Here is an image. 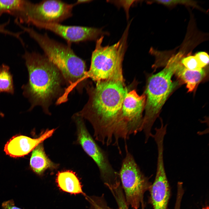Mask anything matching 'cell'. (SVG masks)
Segmentation results:
<instances>
[{
    "mask_svg": "<svg viewBox=\"0 0 209 209\" xmlns=\"http://www.w3.org/2000/svg\"><path fill=\"white\" fill-rule=\"evenodd\" d=\"M157 2L165 5H170L178 3H189V1L183 0H157Z\"/></svg>",
    "mask_w": 209,
    "mask_h": 209,
    "instance_id": "obj_22",
    "label": "cell"
},
{
    "mask_svg": "<svg viewBox=\"0 0 209 209\" xmlns=\"http://www.w3.org/2000/svg\"><path fill=\"white\" fill-rule=\"evenodd\" d=\"M114 184H115V183H114ZM112 185H113V184H112Z\"/></svg>",
    "mask_w": 209,
    "mask_h": 209,
    "instance_id": "obj_28",
    "label": "cell"
},
{
    "mask_svg": "<svg viewBox=\"0 0 209 209\" xmlns=\"http://www.w3.org/2000/svg\"><path fill=\"white\" fill-rule=\"evenodd\" d=\"M202 209H209V207H206L205 208H203Z\"/></svg>",
    "mask_w": 209,
    "mask_h": 209,
    "instance_id": "obj_27",
    "label": "cell"
},
{
    "mask_svg": "<svg viewBox=\"0 0 209 209\" xmlns=\"http://www.w3.org/2000/svg\"><path fill=\"white\" fill-rule=\"evenodd\" d=\"M91 204V209H100L97 205L93 199L89 201Z\"/></svg>",
    "mask_w": 209,
    "mask_h": 209,
    "instance_id": "obj_24",
    "label": "cell"
},
{
    "mask_svg": "<svg viewBox=\"0 0 209 209\" xmlns=\"http://www.w3.org/2000/svg\"><path fill=\"white\" fill-rule=\"evenodd\" d=\"M55 130H47L35 138L22 135L12 137L5 144L4 150L6 154L12 157L23 156L29 154L38 145L52 136Z\"/></svg>",
    "mask_w": 209,
    "mask_h": 209,
    "instance_id": "obj_12",
    "label": "cell"
},
{
    "mask_svg": "<svg viewBox=\"0 0 209 209\" xmlns=\"http://www.w3.org/2000/svg\"><path fill=\"white\" fill-rule=\"evenodd\" d=\"M28 75V82L21 88L24 96L31 104V110L41 107L46 114H51L49 107L53 101L60 99L66 87L60 71L45 55L26 51L22 56Z\"/></svg>",
    "mask_w": 209,
    "mask_h": 209,
    "instance_id": "obj_2",
    "label": "cell"
},
{
    "mask_svg": "<svg viewBox=\"0 0 209 209\" xmlns=\"http://www.w3.org/2000/svg\"><path fill=\"white\" fill-rule=\"evenodd\" d=\"M56 180L58 187L62 191L71 194H82L86 196L78 178L72 171L67 170L59 172Z\"/></svg>",
    "mask_w": 209,
    "mask_h": 209,
    "instance_id": "obj_14",
    "label": "cell"
},
{
    "mask_svg": "<svg viewBox=\"0 0 209 209\" xmlns=\"http://www.w3.org/2000/svg\"><path fill=\"white\" fill-rule=\"evenodd\" d=\"M32 151L30 166L37 174L41 175L48 169H54L57 167L58 165L52 162L46 155L43 142L38 145Z\"/></svg>",
    "mask_w": 209,
    "mask_h": 209,
    "instance_id": "obj_13",
    "label": "cell"
},
{
    "mask_svg": "<svg viewBox=\"0 0 209 209\" xmlns=\"http://www.w3.org/2000/svg\"><path fill=\"white\" fill-rule=\"evenodd\" d=\"M135 1H120L117 2L118 4L123 7L126 11L127 17H128V11L130 7Z\"/></svg>",
    "mask_w": 209,
    "mask_h": 209,
    "instance_id": "obj_21",
    "label": "cell"
},
{
    "mask_svg": "<svg viewBox=\"0 0 209 209\" xmlns=\"http://www.w3.org/2000/svg\"><path fill=\"white\" fill-rule=\"evenodd\" d=\"M32 25L55 33L68 42H79L98 39L100 36L107 34L102 29L88 27L67 26L60 23L36 22Z\"/></svg>",
    "mask_w": 209,
    "mask_h": 209,
    "instance_id": "obj_10",
    "label": "cell"
},
{
    "mask_svg": "<svg viewBox=\"0 0 209 209\" xmlns=\"http://www.w3.org/2000/svg\"><path fill=\"white\" fill-rule=\"evenodd\" d=\"M182 53H179L170 58L165 67L149 79L146 94L145 113L143 117L142 131L145 138L149 139L152 134L154 124L167 97L176 86L172 78L181 63Z\"/></svg>",
    "mask_w": 209,
    "mask_h": 209,
    "instance_id": "obj_4",
    "label": "cell"
},
{
    "mask_svg": "<svg viewBox=\"0 0 209 209\" xmlns=\"http://www.w3.org/2000/svg\"><path fill=\"white\" fill-rule=\"evenodd\" d=\"M14 91L13 76L10 71V67L3 64L0 66V93L13 94Z\"/></svg>",
    "mask_w": 209,
    "mask_h": 209,
    "instance_id": "obj_17",
    "label": "cell"
},
{
    "mask_svg": "<svg viewBox=\"0 0 209 209\" xmlns=\"http://www.w3.org/2000/svg\"><path fill=\"white\" fill-rule=\"evenodd\" d=\"M28 0H0V16L8 13L16 17L20 23H24Z\"/></svg>",
    "mask_w": 209,
    "mask_h": 209,
    "instance_id": "obj_15",
    "label": "cell"
},
{
    "mask_svg": "<svg viewBox=\"0 0 209 209\" xmlns=\"http://www.w3.org/2000/svg\"><path fill=\"white\" fill-rule=\"evenodd\" d=\"M1 206L3 209H23L16 206L12 199L4 201Z\"/></svg>",
    "mask_w": 209,
    "mask_h": 209,
    "instance_id": "obj_20",
    "label": "cell"
},
{
    "mask_svg": "<svg viewBox=\"0 0 209 209\" xmlns=\"http://www.w3.org/2000/svg\"><path fill=\"white\" fill-rule=\"evenodd\" d=\"M183 195V193L181 192H177L174 209H180L181 204Z\"/></svg>",
    "mask_w": 209,
    "mask_h": 209,
    "instance_id": "obj_23",
    "label": "cell"
},
{
    "mask_svg": "<svg viewBox=\"0 0 209 209\" xmlns=\"http://www.w3.org/2000/svg\"><path fill=\"white\" fill-rule=\"evenodd\" d=\"M182 64L188 69L192 70L199 71L202 69L195 56H190L182 59Z\"/></svg>",
    "mask_w": 209,
    "mask_h": 209,
    "instance_id": "obj_18",
    "label": "cell"
},
{
    "mask_svg": "<svg viewBox=\"0 0 209 209\" xmlns=\"http://www.w3.org/2000/svg\"><path fill=\"white\" fill-rule=\"evenodd\" d=\"M4 116V114L3 113L0 111V116L1 117H3Z\"/></svg>",
    "mask_w": 209,
    "mask_h": 209,
    "instance_id": "obj_26",
    "label": "cell"
},
{
    "mask_svg": "<svg viewBox=\"0 0 209 209\" xmlns=\"http://www.w3.org/2000/svg\"><path fill=\"white\" fill-rule=\"evenodd\" d=\"M3 31V27L0 24V33L2 32Z\"/></svg>",
    "mask_w": 209,
    "mask_h": 209,
    "instance_id": "obj_25",
    "label": "cell"
},
{
    "mask_svg": "<svg viewBox=\"0 0 209 209\" xmlns=\"http://www.w3.org/2000/svg\"><path fill=\"white\" fill-rule=\"evenodd\" d=\"M77 127L78 141L86 153L96 163L105 184L114 183L118 173L113 169L107 152L97 143L88 130L84 119L76 113L73 116Z\"/></svg>",
    "mask_w": 209,
    "mask_h": 209,
    "instance_id": "obj_7",
    "label": "cell"
},
{
    "mask_svg": "<svg viewBox=\"0 0 209 209\" xmlns=\"http://www.w3.org/2000/svg\"><path fill=\"white\" fill-rule=\"evenodd\" d=\"M146 96H139L135 90L128 92L123 101L121 118L125 140L142 131Z\"/></svg>",
    "mask_w": 209,
    "mask_h": 209,
    "instance_id": "obj_9",
    "label": "cell"
},
{
    "mask_svg": "<svg viewBox=\"0 0 209 209\" xmlns=\"http://www.w3.org/2000/svg\"><path fill=\"white\" fill-rule=\"evenodd\" d=\"M156 145V171L154 181L150 187L151 199L154 209H167L170 190L164 164V144L159 142Z\"/></svg>",
    "mask_w": 209,
    "mask_h": 209,
    "instance_id": "obj_11",
    "label": "cell"
},
{
    "mask_svg": "<svg viewBox=\"0 0 209 209\" xmlns=\"http://www.w3.org/2000/svg\"><path fill=\"white\" fill-rule=\"evenodd\" d=\"M118 182H120V181H118ZM116 183H117V182H116Z\"/></svg>",
    "mask_w": 209,
    "mask_h": 209,
    "instance_id": "obj_29",
    "label": "cell"
},
{
    "mask_svg": "<svg viewBox=\"0 0 209 209\" xmlns=\"http://www.w3.org/2000/svg\"><path fill=\"white\" fill-rule=\"evenodd\" d=\"M128 27L120 40L111 46H103V35L97 40L87 77L96 82L110 79H123L122 64L125 52Z\"/></svg>",
    "mask_w": 209,
    "mask_h": 209,
    "instance_id": "obj_5",
    "label": "cell"
},
{
    "mask_svg": "<svg viewBox=\"0 0 209 209\" xmlns=\"http://www.w3.org/2000/svg\"><path fill=\"white\" fill-rule=\"evenodd\" d=\"M19 27L37 43L44 55L60 71L66 84L65 96L68 97L75 89L81 93L87 83L86 65L70 46L51 39L46 33H39L32 28L22 25Z\"/></svg>",
    "mask_w": 209,
    "mask_h": 209,
    "instance_id": "obj_3",
    "label": "cell"
},
{
    "mask_svg": "<svg viewBox=\"0 0 209 209\" xmlns=\"http://www.w3.org/2000/svg\"><path fill=\"white\" fill-rule=\"evenodd\" d=\"M111 185H112V184H111Z\"/></svg>",
    "mask_w": 209,
    "mask_h": 209,
    "instance_id": "obj_30",
    "label": "cell"
},
{
    "mask_svg": "<svg viewBox=\"0 0 209 209\" xmlns=\"http://www.w3.org/2000/svg\"><path fill=\"white\" fill-rule=\"evenodd\" d=\"M88 0H78L69 4L60 0H44L33 3L28 1L24 23L32 25L36 22L60 23L72 16L74 6Z\"/></svg>",
    "mask_w": 209,
    "mask_h": 209,
    "instance_id": "obj_8",
    "label": "cell"
},
{
    "mask_svg": "<svg viewBox=\"0 0 209 209\" xmlns=\"http://www.w3.org/2000/svg\"><path fill=\"white\" fill-rule=\"evenodd\" d=\"M195 56L202 68L208 64L209 56L206 52L202 51L198 52L195 54Z\"/></svg>",
    "mask_w": 209,
    "mask_h": 209,
    "instance_id": "obj_19",
    "label": "cell"
},
{
    "mask_svg": "<svg viewBox=\"0 0 209 209\" xmlns=\"http://www.w3.org/2000/svg\"><path fill=\"white\" fill-rule=\"evenodd\" d=\"M125 155L118 173L126 203L134 209L143 208L144 193L150 186L132 155L125 146Z\"/></svg>",
    "mask_w": 209,
    "mask_h": 209,
    "instance_id": "obj_6",
    "label": "cell"
},
{
    "mask_svg": "<svg viewBox=\"0 0 209 209\" xmlns=\"http://www.w3.org/2000/svg\"><path fill=\"white\" fill-rule=\"evenodd\" d=\"M85 88L88 101L76 114L91 123L96 140L107 146L120 148V140L125 139L122 108L128 92L124 79L99 81L95 86L87 83Z\"/></svg>",
    "mask_w": 209,
    "mask_h": 209,
    "instance_id": "obj_1",
    "label": "cell"
},
{
    "mask_svg": "<svg viewBox=\"0 0 209 209\" xmlns=\"http://www.w3.org/2000/svg\"><path fill=\"white\" fill-rule=\"evenodd\" d=\"M175 73L186 84L188 92L193 91L206 75V72L203 69L199 71L190 70L184 66L181 63Z\"/></svg>",
    "mask_w": 209,
    "mask_h": 209,
    "instance_id": "obj_16",
    "label": "cell"
}]
</instances>
